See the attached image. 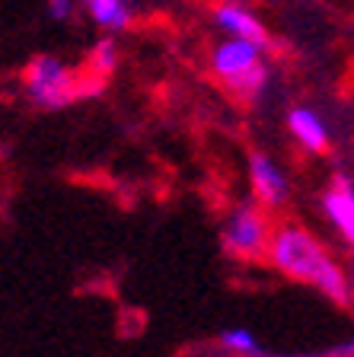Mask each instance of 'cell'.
<instances>
[{"label": "cell", "instance_id": "6da1fadb", "mask_svg": "<svg viewBox=\"0 0 354 357\" xmlns=\"http://www.w3.org/2000/svg\"><path fill=\"white\" fill-rule=\"evenodd\" d=\"M268 261L278 268L281 275L294 278L300 284H310L329 300L348 306V275L345 268L325 252V245L313 236L310 230H303L297 223H284L278 230H272L268 239Z\"/></svg>", "mask_w": 354, "mask_h": 357}, {"label": "cell", "instance_id": "9c48e42d", "mask_svg": "<svg viewBox=\"0 0 354 357\" xmlns=\"http://www.w3.org/2000/svg\"><path fill=\"white\" fill-rule=\"evenodd\" d=\"M80 10L89 16V20L96 22L103 32H128L134 20V10L128 0H80Z\"/></svg>", "mask_w": 354, "mask_h": 357}, {"label": "cell", "instance_id": "8992f818", "mask_svg": "<svg viewBox=\"0 0 354 357\" xmlns=\"http://www.w3.org/2000/svg\"><path fill=\"white\" fill-rule=\"evenodd\" d=\"M214 26L223 36L243 38V42H252L258 48H265V52L274 48L268 26L246 3H239V0H221V3H214Z\"/></svg>", "mask_w": 354, "mask_h": 357}, {"label": "cell", "instance_id": "277c9868", "mask_svg": "<svg viewBox=\"0 0 354 357\" xmlns=\"http://www.w3.org/2000/svg\"><path fill=\"white\" fill-rule=\"evenodd\" d=\"M268 239H272V227H268V217L262 214V208L256 201L236 204L221 227L223 249L233 259H243V261L262 259L268 252Z\"/></svg>", "mask_w": 354, "mask_h": 357}, {"label": "cell", "instance_id": "5b68a950", "mask_svg": "<svg viewBox=\"0 0 354 357\" xmlns=\"http://www.w3.org/2000/svg\"><path fill=\"white\" fill-rule=\"evenodd\" d=\"M246 166H249V185H252V195H256L258 204H262V208H272V211L284 208L290 198L288 172L281 169L268 153H262V150H252Z\"/></svg>", "mask_w": 354, "mask_h": 357}, {"label": "cell", "instance_id": "8fae6325", "mask_svg": "<svg viewBox=\"0 0 354 357\" xmlns=\"http://www.w3.org/2000/svg\"><path fill=\"white\" fill-rule=\"evenodd\" d=\"M221 344L227 351H233V354H239V357H268L265 348L258 344V338L249 332V328H223Z\"/></svg>", "mask_w": 354, "mask_h": 357}, {"label": "cell", "instance_id": "7c38bea8", "mask_svg": "<svg viewBox=\"0 0 354 357\" xmlns=\"http://www.w3.org/2000/svg\"><path fill=\"white\" fill-rule=\"evenodd\" d=\"M45 10L54 22H71L80 10V0H45Z\"/></svg>", "mask_w": 354, "mask_h": 357}, {"label": "cell", "instance_id": "52a82bcc", "mask_svg": "<svg viewBox=\"0 0 354 357\" xmlns=\"http://www.w3.org/2000/svg\"><path fill=\"white\" fill-rule=\"evenodd\" d=\"M323 211L335 230L354 249V185L348 176H335V188L323 195Z\"/></svg>", "mask_w": 354, "mask_h": 357}, {"label": "cell", "instance_id": "ba28073f", "mask_svg": "<svg viewBox=\"0 0 354 357\" xmlns=\"http://www.w3.org/2000/svg\"><path fill=\"white\" fill-rule=\"evenodd\" d=\"M288 131L294 134V141L300 144L303 150H310V153H323L329 147V128L325 121L319 119L313 109L307 105H297V109L288 112Z\"/></svg>", "mask_w": 354, "mask_h": 357}, {"label": "cell", "instance_id": "7a4b0ae2", "mask_svg": "<svg viewBox=\"0 0 354 357\" xmlns=\"http://www.w3.org/2000/svg\"><path fill=\"white\" fill-rule=\"evenodd\" d=\"M265 54L268 52L258 45L223 36L211 48V70L233 96L246 99V102H258L272 83V67H268Z\"/></svg>", "mask_w": 354, "mask_h": 357}, {"label": "cell", "instance_id": "3957f363", "mask_svg": "<svg viewBox=\"0 0 354 357\" xmlns=\"http://www.w3.org/2000/svg\"><path fill=\"white\" fill-rule=\"evenodd\" d=\"M22 80H26V96H29V102L45 112H58L80 96L74 70L61 58H54V54H38V58H32L29 67H26V74H22Z\"/></svg>", "mask_w": 354, "mask_h": 357}, {"label": "cell", "instance_id": "30bf717a", "mask_svg": "<svg viewBox=\"0 0 354 357\" xmlns=\"http://www.w3.org/2000/svg\"><path fill=\"white\" fill-rule=\"evenodd\" d=\"M89 67L96 70V77H109L112 70L118 67V58H121V52H118V42L112 32H105V36H99L96 42H93V48H89Z\"/></svg>", "mask_w": 354, "mask_h": 357}, {"label": "cell", "instance_id": "4fadbf2b", "mask_svg": "<svg viewBox=\"0 0 354 357\" xmlns=\"http://www.w3.org/2000/svg\"><path fill=\"white\" fill-rule=\"evenodd\" d=\"M345 275H348V306H351V312H354V261L345 268Z\"/></svg>", "mask_w": 354, "mask_h": 357}]
</instances>
